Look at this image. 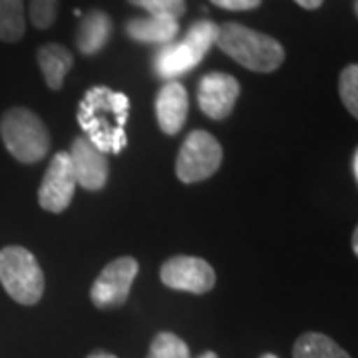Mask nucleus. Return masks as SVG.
Returning a JSON list of instances; mask_svg holds the SVG:
<instances>
[{"label":"nucleus","mask_w":358,"mask_h":358,"mask_svg":"<svg viewBox=\"0 0 358 358\" xmlns=\"http://www.w3.org/2000/svg\"><path fill=\"white\" fill-rule=\"evenodd\" d=\"M128 115V98L108 88H94L80 106L82 128L98 150L120 152L126 143L124 122Z\"/></svg>","instance_id":"f257e3e1"},{"label":"nucleus","mask_w":358,"mask_h":358,"mask_svg":"<svg viewBox=\"0 0 358 358\" xmlns=\"http://www.w3.org/2000/svg\"><path fill=\"white\" fill-rule=\"evenodd\" d=\"M217 44L237 64L253 72H275L285 62V50L275 38L237 22L219 26Z\"/></svg>","instance_id":"f03ea898"},{"label":"nucleus","mask_w":358,"mask_h":358,"mask_svg":"<svg viewBox=\"0 0 358 358\" xmlns=\"http://www.w3.org/2000/svg\"><path fill=\"white\" fill-rule=\"evenodd\" d=\"M4 148L20 164H36L50 152V134L32 110L10 108L0 120Z\"/></svg>","instance_id":"7ed1b4c3"},{"label":"nucleus","mask_w":358,"mask_h":358,"mask_svg":"<svg viewBox=\"0 0 358 358\" xmlns=\"http://www.w3.org/2000/svg\"><path fill=\"white\" fill-rule=\"evenodd\" d=\"M219 26L211 20H199L192 24L181 42H169L155 54L154 70L159 78L173 80L183 76L203 60L209 48L217 42Z\"/></svg>","instance_id":"20e7f679"},{"label":"nucleus","mask_w":358,"mask_h":358,"mask_svg":"<svg viewBox=\"0 0 358 358\" xmlns=\"http://www.w3.org/2000/svg\"><path fill=\"white\" fill-rule=\"evenodd\" d=\"M0 285L18 305L32 307L44 294V273L36 257L20 245L0 249Z\"/></svg>","instance_id":"39448f33"},{"label":"nucleus","mask_w":358,"mask_h":358,"mask_svg":"<svg viewBox=\"0 0 358 358\" xmlns=\"http://www.w3.org/2000/svg\"><path fill=\"white\" fill-rule=\"evenodd\" d=\"M221 159H223V150L219 141L209 131L195 129L185 138L179 150L176 176L183 183L203 181L217 171Z\"/></svg>","instance_id":"423d86ee"},{"label":"nucleus","mask_w":358,"mask_h":358,"mask_svg":"<svg viewBox=\"0 0 358 358\" xmlns=\"http://www.w3.org/2000/svg\"><path fill=\"white\" fill-rule=\"evenodd\" d=\"M138 268L140 265L134 257H120L108 263L90 289L92 303L98 308L122 307L128 301Z\"/></svg>","instance_id":"0eeeda50"},{"label":"nucleus","mask_w":358,"mask_h":358,"mask_svg":"<svg viewBox=\"0 0 358 358\" xmlns=\"http://www.w3.org/2000/svg\"><path fill=\"white\" fill-rule=\"evenodd\" d=\"M76 173L72 167L70 154L58 152L52 157L50 166L44 173V179L40 183L38 203L44 211L60 213L68 205L72 203V197L76 192Z\"/></svg>","instance_id":"6e6552de"},{"label":"nucleus","mask_w":358,"mask_h":358,"mask_svg":"<svg viewBox=\"0 0 358 358\" xmlns=\"http://www.w3.org/2000/svg\"><path fill=\"white\" fill-rule=\"evenodd\" d=\"M159 277L169 289L187 291L193 294L209 293L215 287V271L205 259L199 257H171L164 263Z\"/></svg>","instance_id":"1a4fd4ad"},{"label":"nucleus","mask_w":358,"mask_h":358,"mask_svg":"<svg viewBox=\"0 0 358 358\" xmlns=\"http://www.w3.org/2000/svg\"><path fill=\"white\" fill-rule=\"evenodd\" d=\"M239 94H241V86L235 78L223 72H211L199 82L197 102L207 117L225 120L233 112Z\"/></svg>","instance_id":"9d476101"},{"label":"nucleus","mask_w":358,"mask_h":358,"mask_svg":"<svg viewBox=\"0 0 358 358\" xmlns=\"http://www.w3.org/2000/svg\"><path fill=\"white\" fill-rule=\"evenodd\" d=\"M72 167L76 173L78 185L88 192H100L110 173L108 157L102 150H98L88 138H76L70 152Z\"/></svg>","instance_id":"9b49d317"},{"label":"nucleus","mask_w":358,"mask_h":358,"mask_svg":"<svg viewBox=\"0 0 358 358\" xmlns=\"http://www.w3.org/2000/svg\"><path fill=\"white\" fill-rule=\"evenodd\" d=\"M187 110H189L187 90L179 82H173V80L167 82L155 98V115H157V124L162 131L167 136L179 134V129L183 128L187 120Z\"/></svg>","instance_id":"f8f14e48"},{"label":"nucleus","mask_w":358,"mask_h":358,"mask_svg":"<svg viewBox=\"0 0 358 358\" xmlns=\"http://www.w3.org/2000/svg\"><path fill=\"white\" fill-rule=\"evenodd\" d=\"M126 32L131 40L141 44H159L166 46L173 42L179 32V20L167 16H145L134 18L126 24Z\"/></svg>","instance_id":"ddd939ff"},{"label":"nucleus","mask_w":358,"mask_h":358,"mask_svg":"<svg viewBox=\"0 0 358 358\" xmlns=\"http://www.w3.org/2000/svg\"><path fill=\"white\" fill-rule=\"evenodd\" d=\"M112 34V20L102 10H92L84 16L82 24L78 28L76 44L78 50L86 56L100 52L106 46Z\"/></svg>","instance_id":"4468645a"},{"label":"nucleus","mask_w":358,"mask_h":358,"mask_svg":"<svg viewBox=\"0 0 358 358\" xmlns=\"http://www.w3.org/2000/svg\"><path fill=\"white\" fill-rule=\"evenodd\" d=\"M74 64L72 52L62 44H46L38 50V66L44 74L46 86L50 90H60L64 84L66 74Z\"/></svg>","instance_id":"2eb2a0df"},{"label":"nucleus","mask_w":358,"mask_h":358,"mask_svg":"<svg viewBox=\"0 0 358 358\" xmlns=\"http://www.w3.org/2000/svg\"><path fill=\"white\" fill-rule=\"evenodd\" d=\"M293 358H350V355L327 334L305 333L294 343Z\"/></svg>","instance_id":"dca6fc26"},{"label":"nucleus","mask_w":358,"mask_h":358,"mask_svg":"<svg viewBox=\"0 0 358 358\" xmlns=\"http://www.w3.org/2000/svg\"><path fill=\"white\" fill-rule=\"evenodd\" d=\"M24 0H0V40L14 44L24 36Z\"/></svg>","instance_id":"f3484780"},{"label":"nucleus","mask_w":358,"mask_h":358,"mask_svg":"<svg viewBox=\"0 0 358 358\" xmlns=\"http://www.w3.org/2000/svg\"><path fill=\"white\" fill-rule=\"evenodd\" d=\"M148 358H189V346L178 334L159 333L152 343Z\"/></svg>","instance_id":"a211bd4d"},{"label":"nucleus","mask_w":358,"mask_h":358,"mask_svg":"<svg viewBox=\"0 0 358 358\" xmlns=\"http://www.w3.org/2000/svg\"><path fill=\"white\" fill-rule=\"evenodd\" d=\"M338 92L346 110L358 120V64L346 66L343 70L338 80Z\"/></svg>","instance_id":"6ab92c4d"},{"label":"nucleus","mask_w":358,"mask_h":358,"mask_svg":"<svg viewBox=\"0 0 358 358\" xmlns=\"http://www.w3.org/2000/svg\"><path fill=\"white\" fill-rule=\"evenodd\" d=\"M28 16H30V22L38 30L50 28L58 16V0H30Z\"/></svg>","instance_id":"aec40b11"},{"label":"nucleus","mask_w":358,"mask_h":358,"mask_svg":"<svg viewBox=\"0 0 358 358\" xmlns=\"http://www.w3.org/2000/svg\"><path fill=\"white\" fill-rule=\"evenodd\" d=\"M128 2L148 10L150 16H167L179 20V16L185 13V0H128Z\"/></svg>","instance_id":"412c9836"},{"label":"nucleus","mask_w":358,"mask_h":358,"mask_svg":"<svg viewBox=\"0 0 358 358\" xmlns=\"http://www.w3.org/2000/svg\"><path fill=\"white\" fill-rule=\"evenodd\" d=\"M211 2L227 10H253L263 0H211Z\"/></svg>","instance_id":"4be33fe9"},{"label":"nucleus","mask_w":358,"mask_h":358,"mask_svg":"<svg viewBox=\"0 0 358 358\" xmlns=\"http://www.w3.org/2000/svg\"><path fill=\"white\" fill-rule=\"evenodd\" d=\"M296 4H301L303 8H307V10H315V8H319L320 4H322V0H294Z\"/></svg>","instance_id":"5701e85b"},{"label":"nucleus","mask_w":358,"mask_h":358,"mask_svg":"<svg viewBox=\"0 0 358 358\" xmlns=\"http://www.w3.org/2000/svg\"><path fill=\"white\" fill-rule=\"evenodd\" d=\"M88 358H117V357L110 355V352H102V350H98V352H92Z\"/></svg>","instance_id":"b1692460"},{"label":"nucleus","mask_w":358,"mask_h":358,"mask_svg":"<svg viewBox=\"0 0 358 358\" xmlns=\"http://www.w3.org/2000/svg\"><path fill=\"white\" fill-rule=\"evenodd\" d=\"M352 251H355V255L358 257V225L355 233H352Z\"/></svg>","instance_id":"393cba45"},{"label":"nucleus","mask_w":358,"mask_h":358,"mask_svg":"<svg viewBox=\"0 0 358 358\" xmlns=\"http://www.w3.org/2000/svg\"><path fill=\"white\" fill-rule=\"evenodd\" d=\"M355 178H357L358 181V150H357V154H355Z\"/></svg>","instance_id":"a878e982"},{"label":"nucleus","mask_w":358,"mask_h":358,"mask_svg":"<svg viewBox=\"0 0 358 358\" xmlns=\"http://www.w3.org/2000/svg\"><path fill=\"white\" fill-rule=\"evenodd\" d=\"M199 358H219V357L215 355V352H211V350H209V352H203Z\"/></svg>","instance_id":"bb28decb"},{"label":"nucleus","mask_w":358,"mask_h":358,"mask_svg":"<svg viewBox=\"0 0 358 358\" xmlns=\"http://www.w3.org/2000/svg\"><path fill=\"white\" fill-rule=\"evenodd\" d=\"M261 358H279V357H275V355H271V352H267V355H263Z\"/></svg>","instance_id":"cd10ccee"},{"label":"nucleus","mask_w":358,"mask_h":358,"mask_svg":"<svg viewBox=\"0 0 358 358\" xmlns=\"http://www.w3.org/2000/svg\"><path fill=\"white\" fill-rule=\"evenodd\" d=\"M355 13H357V16H358V0L355 2Z\"/></svg>","instance_id":"c85d7f7f"}]
</instances>
